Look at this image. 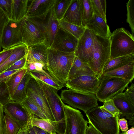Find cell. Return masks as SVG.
Returning <instances> with one entry per match:
<instances>
[{
  "label": "cell",
  "instance_id": "1",
  "mask_svg": "<svg viewBox=\"0 0 134 134\" xmlns=\"http://www.w3.org/2000/svg\"><path fill=\"white\" fill-rule=\"evenodd\" d=\"M47 53V70L58 82L65 85L76 57L75 53L63 52L49 47Z\"/></svg>",
  "mask_w": 134,
  "mask_h": 134
},
{
  "label": "cell",
  "instance_id": "2",
  "mask_svg": "<svg viewBox=\"0 0 134 134\" xmlns=\"http://www.w3.org/2000/svg\"><path fill=\"white\" fill-rule=\"evenodd\" d=\"M110 59L134 54L133 34L122 27L111 33Z\"/></svg>",
  "mask_w": 134,
  "mask_h": 134
},
{
  "label": "cell",
  "instance_id": "3",
  "mask_svg": "<svg viewBox=\"0 0 134 134\" xmlns=\"http://www.w3.org/2000/svg\"><path fill=\"white\" fill-rule=\"evenodd\" d=\"M38 81L56 122L55 132L57 134H64L65 127L64 103L58 93L57 90Z\"/></svg>",
  "mask_w": 134,
  "mask_h": 134
},
{
  "label": "cell",
  "instance_id": "4",
  "mask_svg": "<svg viewBox=\"0 0 134 134\" xmlns=\"http://www.w3.org/2000/svg\"><path fill=\"white\" fill-rule=\"evenodd\" d=\"M89 123L101 134H119V115L109 118L103 114L100 106L90 109L86 114Z\"/></svg>",
  "mask_w": 134,
  "mask_h": 134
},
{
  "label": "cell",
  "instance_id": "5",
  "mask_svg": "<svg viewBox=\"0 0 134 134\" xmlns=\"http://www.w3.org/2000/svg\"><path fill=\"white\" fill-rule=\"evenodd\" d=\"M109 37L104 38L96 34L95 44L91 57L87 64L101 78L103 68L110 59Z\"/></svg>",
  "mask_w": 134,
  "mask_h": 134
},
{
  "label": "cell",
  "instance_id": "6",
  "mask_svg": "<svg viewBox=\"0 0 134 134\" xmlns=\"http://www.w3.org/2000/svg\"><path fill=\"white\" fill-rule=\"evenodd\" d=\"M60 98L63 102L72 108L82 110L86 114L92 108L98 105L95 94L80 92L71 89L62 90Z\"/></svg>",
  "mask_w": 134,
  "mask_h": 134
},
{
  "label": "cell",
  "instance_id": "7",
  "mask_svg": "<svg viewBox=\"0 0 134 134\" xmlns=\"http://www.w3.org/2000/svg\"><path fill=\"white\" fill-rule=\"evenodd\" d=\"M27 17L42 33L44 38V43L48 48L50 47L59 26V21L55 15L53 5L47 13L41 16Z\"/></svg>",
  "mask_w": 134,
  "mask_h": 134
},
{
  "label": "cell",
  "instance_id": "8",
  "mask_svg": "<svg viewBox=\"0 0 134 134\" xmlns=\"http://www.w3.org/2000/svg\"><path fill=\"white\" fill-rule=\"evenodd\" d=\"M129 83L122 78L102 75L95 95L98 99L103 102L123 92Z\"/></svg>",
  "mask_w": 134,
  "mask_h": 134
},
{
  "label": "cell",
  "instance_id": "9",
  "mask_svg": "<svg viewBox=\"0 0 134 134\" xmlns=\"http://www.w3.org/2000/svg\"><path fill=\"white\" fill-rule=\"evenodd\" d=\"M65 119L64 134H86L88 121L81 112L69 105L63 104Z\"/></svg>",
  "mask_w": 134,
  "mask_h": 134
},
{
  "label": "cell",
  "instance_id": "10",
  "mask_svg": "<svg viewBox=\"0 0 134 134\" xmlns=\"http://www.w3.org/2000/svg\"><path fill=\"white\" fill-rule=\"evenodd\" d=\"M26 92L27 97L34 103L47 119L55 121L38 81L31 76L27 87Z\"/></svg>",
  "mask_w": 134,
  "mask_h": 134
},
{
  "label": "cell",
  "instance_id": "11",
  "mask_svg": "<svg viewBox=\"0 0 134 134\" xmlns=\"http://www.w3.org/2000/svg\"><path fill=\"white\" fill-rule=\"evenodd\" d=\"M101 82V78L96 76L83 75L67 80L65 86L83 93L96 94Z\"/></svg>",
  "mask_w": 134,
  "mask_h": 134
},
{
  "label": "cell",
  "instance_id": "12",
  "mask_svg": "<svg viewBox=\"0 0 134 134\" xmlns=\"http://www.w3.org/2000/svg\"><path fill=\"white\" fill-rule=\"evenodd\" d=\"M20 32L22 43L27 47L44 43L42 33L26 16L21 20Z\"/></svg>",
  "mask_w": 134,
  "mask_h": 134
},
{
  "label": "cell",
  "instance_id": "13",
  "mask_svg": "<svg viewBox=\"0 0 134 134\" xmlns=\"http://www.w3.org/2000/svg\"><path fill=\"white\" fill-rule=\"evenodd\" d=\"M96 35L93 32L86 28L83 34L78 40L75 52V56L87 64L93 50Z\"/></svg>",
  "mask_w": 134,
  "mask_h": 134
},
{
  "label": "cell",
  "instance_id": "14",
  "mask_svg": "<svg viewBox=\"0 0 134 134\" xmlns=\"http://www.w3.org/2000/svg\"><path fill=\"white\" fill-rule=\"evenodd\" d=\"M78 41V39L59 26L50 47L63 52L75 53Z\"/></svg>",
  "mask_w": 134,
  "mask_h": 134
},
{
  "label": "cell",
  "instance_id": "15",
  "mask_svg": "<svg viewBox=\"0 0 134 134\" xmlns=\"http://www.w3.org/2000/svg\"><path fill=\"white\" fill-rule=\"evenodd\" d=\"M21 21L9 20L4 29L2 42L3 49L23 44L20 34Z\"/></svg>",
  "mask_w": 134,
  "mask_h": 134
},
{
  "label": "cell",
  "instance_id": "16",
  "mask_svg": "<svg viewBox=\"0 0 134 134\" xmlns=\"http://www.w3.org/2000/svg\"><path fill=\"white\" fill-rule=\"evenodd\" d=\"M3 108L19 123L21 127L29 124L31 118L35 116L20 103L9 102L3 105Z\"/></svg>",
  "mask_w": 134,
  "mask_h": 134
},
{
  "label": "cell",
  "instance_id": "17",
  "mask_svg": "<svg viewBox=\"0 0 134 134\" xmlns=\"http://www.w3.org/2000/svg\"><path fill=\"white\" fill-rule=\"evenodd\" d=\"M111 99L121 114L120 118L125 117L129 120L131 126L134 125V105L130 103L126 98L124 93L122 92L113 97Z\"/></svg>",
  "mask_w": 134,
  "mask_h": 134
},
{
  "label": "cell",
  "instance_id": "18",
  "mask_svg": "<svg viewBox=\"0 0 134 134\" xmlns=\"http://www.w3.org/2000/svg\"><path fill=\"white\" fill-rule=\"evenodd\" d=\"M55 0H28L26 16L37 17L47 13L53 6Z\"/></svg>",
  "mask_w": 134,
  "mask_h": 134
},
{
  "label": "cell",
  "instance_id": "19",
  "mask_svg": "<svg viewBox=\"0 0 134 134\" xmlns=\"http://www.w3.org/2000/svg\"><path fill=\"white\" fill-rule=\"evenodd\" d=\"M27 63H40L43 64L47 70V50L48 48L44 43L27 47Z\"/></svg>",
  "mask_w": 134,
  "mask_h": 134
},
{
  "label": "cell",
  "instance_id": "20",
  "mask_svg": "<svg viewBox=\"0 0 134 134\" xmlns=\"http://www.w3.org/2000/svg\"><path fill=\"white\" fill-rule=\"evenodd\" d=\"M62 19L70 23L82 26L81 0H72Z\"/></svg>",
  "mask_w": 134,
  "mask_h": 134
},
{
  "label": "cell",
  "instance_id": "21",
  "mask_svg": "<svg viewBox=\"0 0 134 134\" xmlns=\"http://www.w3.org/2000/svg\"><path fill=\"white\" fill-rule=\"evenodd\" d=\"M85 27L103 37H109L111 34L107 23L102 18L94 14Z\"/></svg>",
  "mask_w": 134,
  "mask_h": 134
},
{
  "label": "cell",
  "instance_id": "22",
  "mask_svg": "<svg viewBox=\"0 0 134 134\" xmlns=\"http://www.w3.org/2000/svg\"><path fill=\"white\" fill-rule=\"evenodd\" d=\"M27 53V47L24 44L15 46L11 54L0 64V75L5 72L16 62L26 56Z\"/></svg>",
  "mask_w": 134,
  "mask_h": 134
},
{
  "label": "cell",
  "instance_id": "23",
  "mask_svg": "<svg viewBox=\"0 0 134 134\" xmlns=\"http://www.w3.org/2000/svg\"><path fill=\"white\" fill-rule=\"evenodd\" d=\"M83 75L94 76L98 77L97 75L87 64L82 62L76 56L69 71L67 80Z\"/></svg>",
  "mask_w": 134,
  "mask_h": 134
},
{
  "label": "cell",
  "instance_id": "24",
  "mask_svg": "<svg viewBox=\"0 0 134 134\" xmlns=\"http://www.w3.org/2000/svg\"><path fill=\"white\" fill-rule=\"evenodd\" d=\"M103 75L120 78L130 82L134 77V61L118 69L106 72Z\"/></svg>",
  "mask_w": 134,
  "mask_h": 134
},
{
  "label": "cell",
  "instance_id": "25",
  "mask_svg": "<svg viewBox=\"0 0 134 134\" xmlns=\"http://www.w3.org/2000/svg\"><path fill=\"white\" fill-rule=\"evenodd\" d=\"M31 76L27 70L9 102L20 103L26 99L27 97L26 88Z\"/></svg>",
  "mask_w": 134,
  "mask_h": 134
},
{
  "label": "cell",
  "instance_id": "26",
  "mask_svg": "<svg viewBox=\"0 0 134 134\" xmlns=\"http://www.w3.org/2000/svg\"><path fill=\"white\" fill-rule=\"evenodd\" d=\"M133 61L134 54L109 59L103 68V74L122 66Z\"/></svg>",
  "mask_w": 134,
  "mask_h": 134
},
{
  "label": "cell",
  "instance_id": "27",
  "mask_svg": "<svg viewBox=\"0 0 134 134\" xmlns=\"http://www.w3.org/2000/svg\"><path fill=\"white\" fill-rule=\"evenodd\" d=\"M28 0H12L11 20L15 22L20 21L26 16Z\"/></svg>",
  "mask_w": 134,
  "mask_h": 134
},
{
  "label": "cell",
  "instance_id": "28",
  "mask_svg": "<svg viewBox=\"0 0 134 134\" xmlns=\"http://www.w3.org/2000/svg\"><path fill=\"white\" fill-rule=\"evenodd\" d=\"M27 71L26 68L22 69L13 74L5 82L9 93L10 100Z\"/></svg>",
  "mask_w": 134,
  "mask_h": 134
},
{
  "label": "cell",
  "instance_id": "29",
  "mask_svg": "<svg viewBox=\"0 0 134 134\" xmlns=\"http://www.w3.org/2000/svg\"><path fill=\"white\" fill-rule=\"evenodd\" d=\"M31 122L33 126L37 127L51 134L56 133L55 131L56 125L55 121L34 116L31 118Z\"/></svg>",
  "mask_w": 134,
  "mask_h": 134
},
{
  "label": "cell",
  "instance_id": "30",
  "mask_svg": "<svg viewBox=\"0 0 134 134\" xmlns=\"http://www.w3.org/2000/svg\"><path fill=\"white\" fill-rule=\"evenodd\" d=\"M29 71L31 76L53 87L58 91L65 86V85L58 82L54 79L49 77L41 72L35 71Z\"/></svg>",
  "mask_w": 134,
  "mask_h": 134
},
{
  "label": "cell",
  "instance_id": "31",
  "mask_svg": "<svg viewBox=\"0 0 134 134\" xmlns=\"http://www.w3.org/2000/svg\"><path fill=\"white\" fill-rule=\"evenodd\" d=\"M6 134H16L21 127L19 123L3 108Z\"/></svg>",
  "mask_w": 134,
  "mask_h": 134
},
{
  "label": "cell",
  "instance_id": "32",
  "mask_svg": "<svg viewBox=\"0 0 134 134\" xmlns=\"http://www.w3.org/2000/svg\"><path fill=\"white\" fill-rule=\"evenodd\" d=\"M59 26L78 40L83 35L86 29L85 27L77 26L70 23L63 19L59 21Z\"/></svg>",
  "mask_w": 134,
  "mask_h": 134
},
{
  "label": "cell",
  "instance_id": "33",
  "mask_svg": "<svg viewBox=\"0 0 134 134\" xmlns=\"http://www.w3.org/2000/svg\"><path fill=\"white\" fill-rule=\"evenodd\" d=\"M81 2L82 25L85 27L94 14L91 0H81Z\"/></svg>",
  "mask_w": 134,
  "mask_h": 134
},
{
  "label": "cell",
  "instance_id": "34",
  "mask_svg": "<svg viewBox=\"0 0 134 134\" xmlns=\"http://www.w3.org/2000/svg\"><path fill=\"white\" fill-rule=\"evenodd\" d=\"M72 0H55L53 7L56 16L59 21L62 19Z\"/></svg>",
  "mask_w": 134,
  "mask_h": 134
},
{
  "label": "cell",
  "instance_id": "35",
  "mask_svg": "<svg viewBox=\"0 0 134 134\" xmlns=\"http://www.w3.org/2000/svg\"><path fill=\"white\" fill-rule=\"evenodd\" d=\"M94 14L102 18L107 23L105 0H91Z\"/></svg>",
  "mask_w": 134,
  "mask_h": 134
},
{
  "label": "cell",
  "instance_id": "36",
  "mask_svg": "<svg viewBox=\"0 0 134 134\" xmlns=\"http://www.w3.org/2000/svg\"><path fill=\"white\" fill-rule=\"evenodd\" d=\"M20 104L35 116H37L42 119H48L38 107L28 97H27L26 99Z\"/></svg>",
  "mask_w": 134,
  "mask_h": 134
},
{
  "label": "cell",
  "instance_id": "37",
  "mask_svg": "<svg viewBox=\"0 0 134 134\" xmlns=\"http://www.w3.org/2000/svg\"><path fill=\"white\" fill-rule=\"evenodd\" d=\"M127 11L126 21L130 27L132 34L134 33V0H129L126 3Z\"/></svg>",
  "mask_w": 134,
  "mask_h": 134
},
{
  "label": "cell",
  "instance_id": "38",
  "mask_svg": "<svg viewBox=\"0 0 134 134\" xmlns=\"http://www.w3.org/2000/svg\"><path fill=\"white\" fill-rule=\"evenodd\" d=\"M9 78L0 79V103L3 105L10 102L9 93L5 83Z\"/></svg>",
  "mask_w": 134,
  "mask_h": 134
},
{
  "label": "cell",
  "instance_id": "39",
  "mask_svg": "<svg viewBox=\"0 0 134 134\" xmlns=\"http://www.w3.org/2000/svg\"><path fill=\"white\" fill-rule=\"evenodd\" d=\"M8 17L0 7V52L4 29L9 20Z\"/></svg>",
  "mask_w": 134,
  "mask_h": 134
},
{
  "label": "cell",
  "instance_id": "40",
  "mask_svg": "<svg viewBox=\"0 0 134 134\" xmlns=\"http://www.w3.org/2000/svg\"><path fill=\"white\" fill-rule=\"evenodd\" d=\"M102 107L114 116L119 115L121 114L111 99L107 100L103 102Z\"/></svg>",
  "mask_w": 134,
  "mask_h": 134
},
{
  "label": "cell",
  "instance_id": "41",
  "mask_svg": "<svg viewBox=\"0 0 134 134\" xmlns=\"http://www.w3.org/2000/svg\"><path fill=\"white\" fill-rule=\"evenodd\" d=\"M0 7L9 20L12 17V0H0Z\"/></svg>",
  "mask_w": 134,
  "mask_h": 134
},
{
  "label": "cell",
  "instance_id": "42",
  "mask_svg": "<svg viewBox=\"0 0 134 134\" xmlns=\"http://www.w3.org/2000/svg\"><path fill=\"white\" fill-rule=\"evenodd\" d=\"M27 55L16 62L5 71L26 68Z\"/></svg>",
  "mask_w": 134,
  "mask_h": 134
},
{
  "label": "cell",
  "instance_id": "43",
  "mask_svg": "<svg viewBox=\"0 0 134 134\" xmlns=\"http://www.w3.org/2000/svg\"><path fill=\"white\" fill-rule=\"evenodd\" d=\"M127 99L132 104L134 105V84L132 83L124 92Z\"/></svg>",
  "mask_w": 134,
  "mask_h": 134
},
{
  "label": "cell",
  "instance_id": "44",
  "mask_svg": "<svg viewBox=\"0 0 134 134\" xmlns=\"http://www.w3.org/2000/svg\"><path fill=\"white\" fill-rule=\"evenodd\" d=\"M0 134H6L3 111V105L0 103Z\"/></svg>",
  "mask_w": 134,
  "mask_h": 134
},
{
  "label": "cell",
  "instance_id": "45",
  "mask_svg": "<svg viewBox=\"0 0 134 134\" xmlns=\"http://www.w3.org/2000/svg\"><path fill=\"white\" fill-rule=\"evenodd\" d=\"M14 47L3 49L0 52V64L3 62L11 54Z\"/></svg>",
  "mask_w": 134,
  "mask_h": 134
},
{
  "label": "cell",
  "instance_id": "46",
  "mask_svg": "<svg viewBox=\"0 0 134 134\" xmlns=\"http://www.w3.org/2000/svg\"><path fill=\"white\" fill-rule=\"evenodd\" d=\"M118 124L119 129L122 132H125L128 130L127 121L125 119H119L118 121Z\"/></svg>",
  "mask_w": 134,
  "mask_h": 134
},
{
  "label": "cell",
  "instance_id": "47",
  "mask_svg": "<svg viewBox=\"0 0 134 134\" xmlns=\"http://www.w3.org/2000/svg\"><path fill=\"white\" fill-rule=\"evenodd\" d=\"M21 70L22 69L16 70L5 71L0 75V79L8 78L13 74Z\"/></svg>",
  "mask_w": 134,
  "mask_h": 134
},
{
  "label": "cell",
  "instance_id": "48",
  "mask_svg": "<svg viewBox=\"0 0 134 134\" xmlns=\"http://www.w3.org/2000/svg\"><path fill=\"white\" fill-rule=\"evenodd\" d=\"M89 125L88 126L86 131V134H101L98 132L89 123Z\"/></svg>",
  "mask_w": 134,
  "mask_h": 134
},
{
  "label": "cell",
  "instance_id": "49",
  "mask_svg": "<svg viewBox=\"0 0 134 134\" xmlns=\"http://www.w3.org/2000/svg\"><path fill=\"white\" fill-rule=\"evenodd\" d=\"M100 108L104 115L107 117L111 118L115 116L104 109L102 106H100Z\"/></svg>",
  "mask_w": 134,
  "mask_h": 134
},
{
  "label": "cell",
  "instance_id": "50",
  "mask_svg": "<svg viewBox=\"0 0 134 134\" xmlns=\"http://www.w3.org/2000/svg\"><path fill=\"white\" fill-rule=\"evenodd\" d=\"M33 127L36 134H51L37 127Z\"/></svg>",
  "mask_w": 134,
  "mask_h": 134
},
{
  "label": "cell",
  "instance_id": "51",
  "mask_svg": "<svg viewBox=\"0 0 134 134\" xmlns=\"http://www.w3.org/2000/svg\"><path fill=\"white\" fill-rule=\"evenodd\" d=\"M26 134H36L31 122L27 130Z\"/></svg>",
  "mask_w": 134,
  "mask_h": 134
},
{
  "label": "cell",
  "instance_id": "52",
  "mask_svg": "<svg viewBox=\"0 0 134 134\" xmlns=\"http://www.w3.org/2000/svg\"><path fill=\"white\" fill-rule=\"evenodd\" d=\"M31 122L27 125L21 127L16 134H26V130Z\"/></svg>",
  "mask_w": 134,
  "mask_h": 134
},
{
  "label": "cell",
  "instance_id": "53",
  "mask_svg": "<svg viewBox=\"0 0 134 134\" xmlns=\"http://www.w3.org/2000/svg\"><path fill=\"white\" fill-rule=\"evenodd\" d=\"M120 134H134V127L132 126L130 129L125 132H122Z\"/></svg>",
  "mask_w": 134,
  "mask_h": 134
},
{
  "label": "cell",
  "instance_id": "54",
  "mask_svg": "<svg viewBox=\"0 0 134 134\" xmlns=\"http://www.w3.org/2000/svg\"><path fill=\"white\" fill-rule=\"evenodd\" d=\"M57 134V133H56V134Z\"/></svg>",
  "mask_w": 134,
  "mask_h": 134
}]
</instances>
